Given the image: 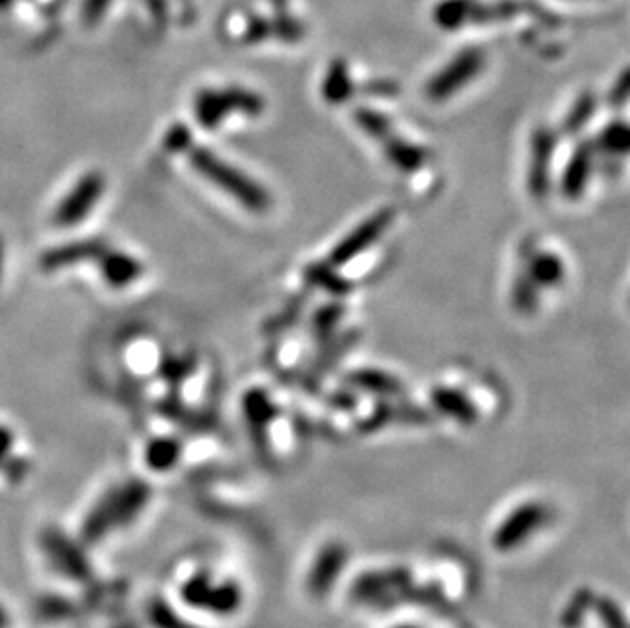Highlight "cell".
Instances as JSON below:
<instances>
[{
	"label": "cell",
	"mask_w": 630,
	"mask_h": 628,
	"mask_svg": "<svg viewBox=\"0 0 630 628\" xmlns=\"http://www.w3.org/2000/svg\"><path fill=\"white\" fill-rule=\"evenodd\" d=\"M151 500V488L147 482L131 478L127 482L111 486L102 492L90 506L82 520L80 541L86 545H98L109 535L129 529L145 512Z\"/></svg>",
	"instance_id": "1"
},
{
	"label": "cell",
	"mask_w": 630,
	"mask_h": 628,
	"mask_svg": "<svg viewBox=\"0 0 630 628\" xmlns=\"http://www.w3.org/2000/svg\"><path fill=\"white\" fill-rule=\"evenodd\" d=\"M188 155H190L192 168L202 178H206L217 188L231 194L237 202L249 208V211L261 213L270 206V194L266 192V188L259 186L255 180H251L247 174H243L229 162L221 160L217 153H213L206 147H192Z\"/></svg>",
	"instance_id": "2"
},
{
	"label": "cell",
	"mask_w": 630,
	"mask_h": 628,
	"mask_svg": "<svg viewBox=\"0 0 630 628\" xmlns=\"http://www.w3.org/2000/svg\"><path fill=\"white\" fill-rule=\"evenodd\" d=\"M180 602L196 612L213 616H231L241 608L243 594L237 582L229 578H215L213 571L194 569L178 590Z\"/></svg>",
	"instance_id": "3"
},
{
	"label": "cell",
	"mask_w": 630,
	"mask_h": 628,
	"mask_svg": "<svg viewBox=\"0 0 630 628\" xmlns=\"http://www.w3.org/2000/svg\"><path fill=\"white\" fill-rule=\"evenodd\" d=\"M261 111H264V98L239 86L202 88L194 98L196 121L204 129H217L231 113L255 117Z\"/></svg>",
	"instance_id": "4"
},
{
	"label": "cell",
	"mask_w": 630,
	"mask_h": 628,
	"mask_svg": "<svg viewBox=\"0 0 630 628\" xmlns=\"http://www.w3.org/2000/svg\"><path fill=\"white\" fill-rule=\"evenodd\" d=\"M39 549L47 565L54 569L60 578L84 584L94 575V567L86 557L84 543L80 539L66 535L60 529L54 527L43 529V533L39 535Z\"/></svg>",
	"instance_id": "5"
},
{
	"label": "cell",
	"mask_w": 630,
	"mask_h": 628,
	"mask_svg": "<svg viewBox=\"0 0 630 628\" xmlns=\"http://www.w3.org/2000/svg\"><path fill=\"white\" fill-rule=\"evenodd\" d=\"M107 188V180L100 172H88L84 174L76 186L66 194V198L58 204L54 221L58 227H74L86 221L92 208L98 204V200Z\"/></svg>",
	"instance_id": "6"
},
{
	"label": "cell",
	"mask_w": 630,
	"mask_h": 628,
	"mask_svg": "<svg viewBox=\"0 0 630 628\" xmlns=\"http://www.w3.org/2000/svg\"><path fill=\"white\" fill-rule=\"evenodd\" d=\"M484 66V54L480 49H465L429 84V96L443 100L457 92L465 82L476 78Z\"/></svg>",
	"instance_id": "7"
},
{
	"label": "cell",
	"mask_w": 630,
	"mask_h": 628,
	"mask_svg": "<svg viewBox=\"0 0 630 628\" xmlns=\"http://www.w3.org/2000/svg\"><path fill=\"white\" fill-rule=\"evenodd\" d=\"M104 249H107V243H104L102 239L72 241V243H66V245L45 251L39 259V266L43 272L66 270V268L84 264V261L98 259L104 253Z\"/></svg>",
	"instance_id": "8"
},
{
	"label": "cell",
	"mask_w": 630,
	"mask_h": 628,
	"mask_svg": "<svg viewBox=\"0 0 630 628\" xmlns=\"http://www.w3.org/2000/svg\"><path fill=\"white\" fill-rule=\"evenodd\" d=\"M96 261H98L102 280L111 288H127L135 284L145 272V266L137 257L123 251L109 249V247L104 249V253Z\"/></svg>",
	"instance_id": "9"
},
{
	"label": "cell",
	"mask_w": 630,
	"mask_h": 628,
	"mask_svg": "<svg viewBox=\"0 0 630 628\" xmlns=\"http://www.w3.org/2000/svg\"><path fill=\"white\" fill-rule=\"evenodd\" d=\"M390 221H392V211H382L376 217H372L370 221H365L355 233L345 237V241L333 251V255H331L333 264L335 266L347 264L349 259L359 255L367 245L378 241L380 235L384 233V229L390 225Z\"/></svg>",
	"instance_id": "10"
},
{
	"label": "cell",
	"mask_w": 630,
	"mask_h": 628,
	"mask_svg": "<svg viewBox=\"0 0 630 628\" xmlns=\"http://www.w3.org/2000/svg\"><path fill=\"white\" fill-rule=\"evenodd\" d=\"M551 155H553V137L547 131H539L533 139V168H531V190L537 196H543L547 192Z\"/></svg>",
	"instance_id": "11"
},
{
	"label": "cell",
	"mask_w": 630,
	"mask_h": 628,
	"mask_svg": "<svg viewBox=\"0 0 630 628\" xmlns=\"http://www.w3.org/2000/svg\"><path fill=\"white\" fill-rule=\"evenodd\" d=\"M182 455L180 441L172 437H160L149 441L145 447V463L153 471H170Z\"/></svg>",
	"instance_id": "12"
},
{
	"label": "cell",
	"mask_w": 630,
	"mask_h": 628,
	"mask_svg": "<svg viewBox=\"0 0 630 628\" xmlns=\"http://www.w3.org/2000/svg\"><path fill=\"white\" fill-rule=\"evenodd\" d=\"M592 168V157H590V149L588 147H580L577 153L573 155V160L565 172L563 178V188L565 192H569L571 196H577L582 192V188L586 186L588 174Z\"/></svg>",
	"instance_id": "13"
},
{
	"label": "cell",
	"mask_w": 630,
	"mask_h": 628,
	"mask_svg": "<svg viewBox=\"0 0 630 628\" xmlns=\"http://www.w3.org/2000/svg\"><path fill=\"white\" fill-rule=\"evenodd\" d=\"M147 620L153 628H198L190 624L170 602L164 598H155L149 602Z\"/></svg>",
	"instance_id": "14"
},
{
	"label": "cell",
	"mask_w": 630,
	"mask_h": 628,
	"mask_svg": "<svg viewBox=\"0 0 630 628\" xmlns=\"http://www.w3.org/2000/svg\"><path fill=\"white\" fill-rule=\"evenodd\" d=\"M602 147L612 153H630V125H610L602 135Z\"/></svg>",
	"instance_id": "15"
},
{
	"label": "cell",
	"mask_w": 630,
	"mask_h": 628,
	"mask_svg": "<svg viewBox=\"0 0 630 628\" xmlns=\"http://www.w3.org/2000/svg\"><path fill=\"white\" fill-rule=\"evenodd\" d=\"M347 70H345V64H335L331 70H329V76L325 80V86H323V92L325 96L331 100V102H339L341 98H345L347 94Z\"/></svg>",
	"instance_id": "16"
},
{
	"label": "cell",
	"mask_w": 630,
	"mask_h": 628,
	"mask_svg": "<svg viewBox=\"0 0 630 628\" xmlns=\"http://www.w3.org/2000/svg\"><path fill=\"white\" fill-rule=\"evenodd\" d=\"M164 147L170 153H184L194 147V139L190 129L184 123H176L170 127V131L164 137Z\"/></svg>",
	"instance_id": "17"
},
{
	"label": "cell",
	"mask_w": 630,
	"mask_h": 628,
	"mask_svg": "<svg viewBox=\"0 0 630 628\" xmlns=\"http://www.w3.org/2000/svg\"><path fill=\"white\" fill-rule=\"evenodd\" d=\"M533 276L537 278V282H543V284L559 282V278L563 276V268L559 264V259H555L553 255L537 257L535 266H533Z\"/></svg>",
	"instance_id": "18"
},
{
	"label": "cell",
	"mask_w": 630,
	"mask_h": 628,
	"mask_svg": "<svg viewBox=\"0 0 630 628\" xmlns=\"http://www.w3.org/2000/svg\"><path fill=\"white\" fill-rule=\"evenodd\" d=\"M268 37H276V31H274V21H268L264 17H253L247 23L245 33H243L245 43H259Z\"/></svg>",
	"instance_id": "19"
},
{
	"label": "cell",
	"mask_w": 630,
	"mask_h": 628,
	"mask_svg": "<svg viewBox=\"0 0 630 628\" xmlns=\"http://www.w3.org/2000/svg\"><path fill=\"white\" fill-rule=\"evenodd\" d=\"M194 370V363L190 359H184V357H172V359H166L162 363V376L168 380V382H184L186 376Z\"/></svg>",
	"instance_id": "20"
},
{
	"label": "cell",
	"mask_w": 630,
	"mask_h": 628,
	"mask_svg": "<svg viewBox=\"0 0 630 628\" xmlns=\"http://www.w3.org/2000/svg\"><path fill=\"white\" fill-rule=\"evenodd\" d=\"M592 109H594V98H592L590 94L582 96L580 102H577L575 107H573L571 115L567 117L565 127H569V131H577L582 125L588 123V119H590V115H592Z\"/></svg>",
	"instance_id": "21"
},
{
	"label": "cell",
	"mask_w": 630,
	"mask_h": 628,
	"mask_svg": "<svg viewBox=\"0 0 630 628\" xmlns=\"http://www.w3.org/2000/svg\"><path fill=\"white\" fill-rule=\"evenodd\" d=\"M113 0H84L82 3V19L86 25H98L102 17L111 9Z\"/></svg>",
	"instance_id": "22"
},
{
	"label": "cell",
	"mask_w": 630,
	"mask_h": 628,
	"mask_svg": "<svg viewBox=\"0 0 630 628\" xmlns=\"http://www.w3.org/2000/svg\"><path fill=\"white\" fill-rule=\"evenodd\" d=\"M628 98H630V68L620 76L618 84L610 92V104L612 107H622Z\"/></svg>",
	"instance_id": "23"
},
{
	"label": "cell",
	"mask_w": 630,
	"mask_h": 628,
	"mask_svg": "<svg viewBox=\"0 0 630 628\" xmlns=\"http://www.w3.org/2000/svg\"><path fill=\"white\" fill-rule=\"evenodd\" d=\"M13 441H15L13 433L9 429H5V427H0V465L7 461V457H9L11 449H13Z\"/></svg>",
	"instance_id": "24"
},
{
	"label": "cell",
	"mask_w": 630,
	"mask_h": 628,
	"mask_svg": "<svg viewBox=\"0 0 630 628\" xmlns=\"http://www.w3.org/2000/svg\"><path fill=\"white\" fill-rule=\"evenodd\" d=\"M13 612L9 610V606L0 600V628H13Z\"/></svg>",
	"instance_id": "25"
},
{
	"label": "cell",
	"mask_w": 630,
	"mask_h": 628,
	"mask_svg": "<svg viewBox=\"0 0 630 628\" xmlns=\"http://www.w3.org/2000/svg\"><path fill=\"white\" fill-rule=\"evenodd\" d=\"M3 268H5V245H3V239H0V278H3Z\"/></svg>",
	"instance_id": "26"
},
{
	"label": "cell",
	"mask_w": 630,
	"mask_h": 628,
	"mask_svg": "<svg viewBox=\"0 0 630 628\" xmlns=\"http://www.w3.org/2000/svg\"><path fill=\"white\" fill-rule=\"evenodd\" d=\"M15 3H17V0H0V13L9 11L11 7H15Z\"/></svg>",
	"instance_id": "27"
},
{
	"label": "cell",
	"mask_w": 630,
	"mask_h": 628,
	"mask_svg": "<svg viewBox=\"0 0 630 628\" xmlns=\"http://www.w3.org/2000/svg\"><path fill=\"white\" fill-rule=\"evenodd\" d=\"M54 5H56V7H60V5H64V0H54Z\"/></svg>",
	"instance_id": "28"
}]
</instances>
